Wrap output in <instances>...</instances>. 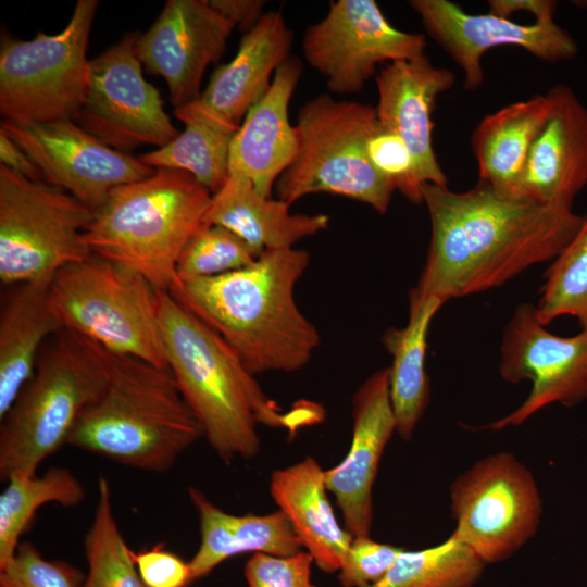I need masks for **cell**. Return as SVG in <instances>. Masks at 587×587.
Returning a JSON list of instances; mask_svg holds the SVG:
<instances>
[{
    "label": "cell",
    "mask_w": 587,
    "mask_h": 587,
    "mask_svg": "<svg viewBox=\"0 0 587 587\" xmlns=\"http://www.w3.org/2000/svg\"><path fill=\"white\" fill-rule=\"evenodd\" d=\"M421 193L430 242L409 295L444 303L502 286L554 260L584 218L573 208L508 196L479 180L463 192L425 183Z\"/></svg>",
    "instance_id": "cell-1"
},
{
    "label": "cell",
    "mask_w": 587,
    "mask_h": 587,
    "mask_svg": "<svg viewBox=\"0 0 587 587\" xmlns=\"http://www.w3.org/2000/svg\"><path fill=\"white\" fill-rule=\"evenodd\" d=\"M309 262L305 250H267L240 270L177 278L168 292L217 333L252 375L296 372L321 342L295 299Z\"/></svg>",
    "instance_id": "cell-2"
},
{
    "label": "cell",
    "mask_w": 587,
    "mask_h": 587,
    "mask_svg": "<svg viewBox=\"0 0 587 587\" xmlns=\"http://www.w3.org/2000/svg\"><path fill=\"white\" fill-rule=\"evenodd\" d=\"M159 325L167 369L223 462L259 453V425L295 433L320 421L321 409L310 402L284 411L229 345L164 290H159Z\"/></svg>",
    "instance_id": "cell-3"
},
{
    "label": "cell",
    "mask_w": 587,
    "mask_h": 587,
    "mask_svg": "<svg viewBox=\"0 0 587 587\" xmlns=\"http://www.w3.org/2000/svg\"><path fill=\"white\" fill-rule=\"evenodd\" d=\"M203 437L167 369L115 354L111 377L66 445L136 470L163 473Z\"/></svg>",
    "instance_id": "cell-4"
},
{
    "label": "cell",
    "mask_w": 587,
    "mask_h": 587,
    "mask_svg": "<svg viewBox=\"0 0 587 587\" xmlns=\"http://www.w3.org/2000/svg\"><path fill=\"white\" fill-rule=\"evenodd\" d=\"M212 193L192 175L155 168L150 177L114 188L84 233L92 254L128 267L170 291L182 250L204 224Z\"/></svg>",
    "instance_id": "cell-5"
},
{
    "label": "cell",
    "mask_w": 587,
    "mask_h": 587,
    "mask_svg": "<svg viewBox=\"0 0 587 587\" xmlns=\"http://www.w3.org/2000/svg\"><path fill=\"white\" fill-rule=\"evenodd\" d=\"M114 360V353L67 329L52 336L33 376L1 419V480L35 475L66 445L80 414L109 382Z\"/></svg>",
    "instance_id": "cell-6"
},
{
    "label": "cell",
    "mask_w": 587,
    "mask_h": 587,
    "mask_svg": "<svg viewBox=\"0 0 587 587\" xmlns=\"http://www.w3.org/2000/svg\"><path fill=\"white\" fill-rule=\"evenodd\" d=\"M295 127L298 150L274 185L277 199L292 204L327 192L387 212L396 187L367 155L379 127L375 107L322 93L299 109Z\"/></svg>",
    "instance_id": "cell-7"
},
{
    "label": "cell",
    "mask_w": 587,
    "mask_h": 587,
    "mask_svg": "<svg viewBox=\"0 0 587 587\" xmlns=\"http://www.w3.org/2000/svg\"><path fill=\"white\" fill-rule=\"evenodd\" d=\"M50 301L63 329L111 353L167 369L159 289L139 273L91 254L53 276Z\"/></svg>",
    "instance_id": "cell-8"
},
{
    "label": "cell",
    "mask_w": 587,
    "mask_h": 587,
    "mask_svg": "<svg viewBox=\"0 0 587 587\" xmlns=\"http://www.w3.org/2000/svg\"><path fill=\"white\" fill-rule=\"evenodd\" d=\"M99 2L78 0L58 34L30 40L2 35L0 112L17 123L75 121L86 98L89 35Z\"/></svg>",
    "instance_id": "cell-9"
},
{
    "label": "cell",
    "mask_w": 587,
    "mask_h": 587,
    "mask_svg": "<svg viewBox=\"0 0 587 587\" xmlns=\"http://www.w3.org/2000/svg\"><path fill=\"white\" fill-rule=\"evenodd\" d=\"M92 210L67 191L0 164V279L4 285L53 278L92 253L84 233Z\"/></svg>",
    "instance_id": "cell-10"
},
{
    "label": "cell",
    "mask_w": 587,
    "mask_h": 587,
    "mask_svg": "<svg viewBox=\"0 0 587 587\" xmlns=\"http://www.w3.org/2000/svg\"><path fill=\"white\" fill-rule=\"evenodd\" d=\"M451 534L487 565L512 557L538 530L542 501L530 470L500 451L476 461L449 487Z\"/></svg>",
    "instance_id": "cell-11"
},
{
    "label": "cell",
    "mask_w": 587,
    "mask_h": 587,
    "mask_svg": "<svg viewBox=\"0 0 587 587\" xmlns=\"http://www.w3.org/2000/svg\"><path fill=\"white\" fill-rule=\"evenodd\" d=\"M140 35L128 33L90 60L86 98L75 118L100 141L126 153L143 145L161 148L179 134L159 90L143 78L136 51Z\"/></svg>",
    "instance_id": "cell-12"
},
{
    "label": "cell",
    "mask_w": 587,
    "mask_h": 587,
    "mask_svg": "<svg viewBox=\"0 0 587 587\" xmlns=\"http://www.w3.org/2000/svg\"><path fill=\"white\" fill-rule=\"evenodd\" d=\"M425 48L424 35L394 27L374 0L330 1L302 40L304 59L337 95L359 92L376 65L417 59Z\"/></svg>",
    "instance_id": "cell-13"
},
{
    "label": "cell",
    "mask_w": 587,
    "mask_h": 587,
    "mask_svg": "<svg viewBox=\"0 0 587 587\" xmlns=\"http://www.w3.org/2000/svg\"><path fill=\"white\" fill-rule=\"evenodd\" d=\"M499 373L512 384L530 380L532 390L513 412L484 428L517 426L555 402L577 405L587 400V329L560 337L538 321L535 305L522 303L503 330Z\"/></svg>",
    "instance_id": "cell-14"
},
{
    "label": "cell",
    "mask_w": 587,
    "mask_h": 587,
    "mask_svg": "<svg viewBox=\"0 0 587 587\" xmlns=\"http://www.w3.org/2000/svg\"><path fill=\"white\" fill-rule=\"evenodd\" d=\"M0 126L39 167L46 183L67 191L92 211L114 188L155 172L139 158L107 146L72 120H2Z\"/></svg>",
    "instance_id": "cell-15"
},
{
    "label": "cell",
    "mask_w": 587,
    "mask_h": 587,
    "mask_svg": "<svg viewBox=\"0 0 587 587\" xmlns=\"http://www.w3.org/2000/svg\"><path fill=\"white\" fill-rule=\"evenodd\" d=\"M428 33L462 68L464 88H478L484 82L482 57L490 49L519 47L546 62L573 59L575 39L554 18L523 25L491 13L471 14L448 0H411Z\"/></svg>",
    "instance_id": "cell-16"
},
{
    "label": "cell",
    "mask_w": 587,
    "mask_h": 587,
    "mask_svg": "<svg viewBox=\"0 0 587 587\" xmlns=\"http://www.w3.org/2000/svg\"><path fill=\"white\" fill-rule=\"evenodd\" d=\"M234 27L208 0H168L136 51L149 73L165 79L178 108L200 98L205 68L221 58Z\"/></svg>",
    "instance_id": "cell-17"
},
{
    "label": "cell",
    "mask_w": 587,
    "mask_h": 587,
    "mask_svg": "<svg viewBox=\"0 0 587 587\" xmlns=\"http://www.w3.org/2000/svg\"><path fill=\"white\" fill-rule=\"evenodd\" d=\"M352 439L340 463L325 470L326 487L336 499L344 527L352 537L370 536L373 486L384 450L396 432L389 367L374 372L352 397Z\"/></svg>",
    "instance_id": "cell-18"
},
{
    "label": "cell",
    "mask_w": 587,
    "mask_h": 587,
    "mask_svg": "<svg viewBox=\"0 0 587 587\" xmlns=\"http://www.w3.org/2000/svg\"><path fill=\"white\" fill-rule=\"evenodd\" d=\"M454 83L451 71L435 66L426 55L385 65L376 74L379 124L405 143L416 182L447 187V176L433 148L432 114L436 98Z\"/></svg>",
    "instance_id": "cell-19"
},
{
    "label": "cell",
    "mask_w": 587,
    "mask_h": 587,
    "mask_svg": "<svg viewBox=\"0 0 587 587\" xmlns=\"http://www.w3.org/2000/svg\"><path fill=\"white\" fill-rule=\"evenodd\" d=\"M549 112L519 180L515 197L573 208L587 186V107L569 86L547 92Z\"/></svg>",
    "instance_id": "cell-20"
},
{
    "label": "cell",
    "mask_w": 587,
    "mask_h": 587,
    "mask_svg": "<svg viewBox=\"0 0 587 587\" xmlns=\"http://www.w3.org/2000/svg\"><path fill=\"white\" fill-rule=\"evenodd\" d=\"M301 74L297 58L283 63L267 91L247 112L230 145L229 170L246 175L266 198H272L277 178L297 154V132L289 123L288 107Z\"/></svg>",
    "instance_id": "cell-21"
},
{
    "label": "cell",
    "mask_w": 587,
    "mask_h": 587,
    "mask_svg": "<svg viewBox=\"0 0 587 587\" xmlns=\"http://www.w3.org/2000/svg\"><path fill=\"white\" fill-rule=\"evenodd\" d=\"M294 32L279 11L265 12L245 33L234 59L211 75L200 99L228 121L240 125L249 109L271 86V75L290 57Z\"/></svg>",
    "instance_id": "cell-22"
},
{
    "label": "cell",
    "mask_w": 587,
    "mask_h": 587,
    "mask_svg": "<svg viewBox=\"0 0 587 587\" xmlns=\"http://www.w3.org/2000/svg\"><path fill=\"white\" fill-rule=\"evenodd\" d=\"M270 492L314 564L326 573L339 572L353 537L335 515L320 463L308 457L273 471Z\"/></svg>",
    "instance_id": "cell-23"
},
{
    "label": "cell",
    "mask_w": 587,
    "mask_h": 587,
    "mask_svg": "<svg viewBox=\"0 0 587 587\" xmlns=\"http://www.w3.org/2000/svg\"><path fill=\"white\" fill-rule=\"evenodd\" d=\"M290 204L260 195L242 173L229 170L212 195L204 224L225 227L260 257L264 251L294 248L301 239L328 228L325 214L291 213Z\"/></svg>",
    "instance_id": "cell-24"
},
{
    "label": "cell",
    "mask_w": 587,
    "mask_h": 587,
    "mask_svg": "<svg viewBox=\"0 0 587 587\" xmlns=\"http://www.w3.org/2000/svg\"><path fill=\"white\" fill-rule=\"evenodd\" d=\"M188 495L200 525V545L189 561L192 582L241 553L287 557L302 550L289 520L279 509L267 514L234 515L196 487H189Z\"/></svg>",
    "instance_id": "cell-25"
},
{
    "label": "cell",
    "mask_w": 587,
    "mask_h": 587,
    "mask_svg": "<svg viewBox=\"0 0 587 587\" xmlns=\"http://www.w3.org/2000/svg\"><path fill=\"white\" fill-rule=\"evenodd\" d=\"M52 278L15 285L0 312V420L33 376L46 340L62 328L50 301Z\"/></svg>",
    "instance_id": "cell-26"
},
{
    "label": "cell",
    "mask_w": 587,
    "mask_h": 587,
    "mask_svg": "<svg viewBox=\"0 0 587 587\" xmlns=\"http://www.w3.org/2000/svg\"><path fill=\"white\" fill-rule=\"evenodd\" d=\"M547 93L517 101L486 115L475 127L472 147L479 182L515 197L529 150L549 112Z\"/></svg>",
    "instance_id": "cell-27"
},
{
    "label": "cell",
    "mask_w": 587,
    "mask_h": 587,
    "mask_svg": "<svg viewBox=\"0 0 587 587\" xmlns=\"http://www.w3.org/2000/svg\"><path fill=\"white\" fill-rule=\"evenodd\" d=\"M444 302L409 295V320L403 328H388L383 344L392 355L389 390L396 432L410 440L429 401L426 349L429 325Z\"/></svg>",
    "instance_id": "cell-28"
},
{
    "label": "cell",
    "mask_w": 587,
    "mask_h": 587,
    "mask_svg": "<svg viewBox=\"0 0 587 587\" xmlns=\"http://www.w3.org/2000/svg\"><path fill=\"white\" fill-rule=\"evenodd\" d=\"M174 113L185 125L184 130L167 145L138 158L153 168L185 171L213 195L227 179L230 145L240 125L200 98L175 108Z\"/></svg>",
    "instance_id": "cell-29"
},
{
    "label": "cell",
    "mask_w": 587,
    "mask_h": 587,
    "mask_svg": "<svg viewBox=\"0 0 587 587\" xmlns=\"http://www.w3.org/2000/svg\"><path fill=\"white\" fill-rule=\"evenodd\" d=\"M5 483L0 494V570L14 558L21 537L41 507L57 503L71 508L86 496L79 479L68 469L60 466L40 476L14 474Z\"/></svg>",
    "instance_id": "cell-30"
},
{
    "label": "cell",
    "mask_w": 587,
    "mask_h": 587,
    "mask_svg": "<svg viewBox=\"0 0 587 587\" xmlns=\"http://www.w3.org/2000/svg\"><path fill=\"white\" fill-rule=\"evenodd\" d=\"M97 488L93 519L84 538L88 571L83 587H147L115 520L111 487L103 475Z\"/></svg>",
    "instance_id": "cell-31"
},
{
    "label": "cell",
    "mask_w": 587,
    "mask_h": 587,
    "mask_svg": "<svg viewBox=\"0 0 587 587\" xmlns=\"http://www.w3.org/2000/svg\"><path fill=\"white\" fill-rule=\"evenodd\" d=\"M486 564L450 535L444 542L399 554L385 577L371 587H474Z\"/></svg>",
    "instance_id": "cell-32"
},
{
    "label": "cell",
    "mask_w": 587,
    "mask_h": 587,
    "mask_svg": "<svg viewBox=\"0 0 587 587\" xmlns=\"http://www.w3.org/2000/svg\"><path fill=\"white\" fill-rule=\"evenodd\" d=\"M536 315L548 325L562 315L578 320L587 329V214L573 238L545 274Z\"/></svg>",
    "instance_id": "cell-33"
},
{
    "label": "cell",
    "mask_w": 587,
    "mask_h": 587,
    "mask_svg": "<svg viewBox=\"0 0 587 587\" xmlns=\"http://www.w3.org/2000/svg\"><path fill=\"white\" fill-rule=\"evenodd\" d=\"M259 257L229 229L203 224L182 250L177 278L212 277L252 264Z\"/></svg>",
    "instance_id": "cell-34"
},
{
    "label": "cell",
    "mask_w": 587,
    "mask_h": 587,
    "mask_svg": "<svg viewBox=\"0 0 587 587\" xmlns=\"http://www.w3.org/2000/svg\"><path fill=\"white\" fill-rule=\"evenodd\" d=\"M85 575L65 561L47 560L29 541L0 570V587H83Z\"/></svg>",
    "instance_id": "cell-35"
},
{
    "label": "cell",
    "mask_w": 587,
    "mask_h": 587,
    "mask_svg": "<svg viewBox=\"0 0 587 587\" xmlns=\"http://www.w3.org/2000/svg\"><path fill=\"white\" fill-rule=\"evenodd\" d=\"M367 155L374 167L386 176L407 199L422 204L411 154L403 140L380 124L367 142Z\"/></svg>",
    "instance_id": "cell-36"
},
{
    "label": "cell",
    "mask_w": 587,
    "mask_h": 587,
    "mask_svg": "<svg viewBox=\"0 0 587 587\" xmlns=\"http://www.w3.org/2000/svg\"><path fill=\"white\" fill-rule=\"evenodd\" d=\"M402 551L401 547L375 541L370 536L353 537L338 580L342 587H371L385 577Z\"/></svg>",
    "instance_id": "cell-37"
},
{
    "label": "cell",
    "mask_w": 587,
    "mask_h": 587,
    "mask_svg": "<svg viewBox=\"0 0 587 587\" xmlns=\"http://www.w3.org/2000/svg\"><path fill=\"white\" fill-rule=\"evenodd\" d=\"M313 558L305 550L278 557L253 553L245 565L248 587H317L312 583Z\"/></svg>",
    "instance_id": "cell-38"
},
{
    "label": "cell",
    "mask_w": 587,
    "mask_h": 587,
    "mask_svg": "<svg viewBox=\"0 0 587 587\" xmlns=\"http://www.w3.org/2000/svg\"><path fill=\"white\" fill-rule=\"evenodd\" d=\"M134 558L147 587H188L193 583L189 562L162 544L134 553Z\"/></svg>",
    "instance_id": "cell-39"
},
{
    "label": "cell",
    "mask_w": 587,
    "mask_h": 587,
    "mask_svg": "<svg viewBox=\"0 0 587 587\" xmlns=\"http://www.w3.org/2000/svg\"><path fill=\"white\" fill-rule=\"evenodd\" d=\"M210 5L229 21L234 26L247 33L252 29L264 15L263 0H208Z\"/></svg>",
    "instance_id": "cell-40"
},
{
    "label": "cell",
    "mask_w": 587,
    "mask_h": 587,
    "mask_svg": "<svg viewBox=\"0 0 587 587\" xmlns=\"http://www.w3.org/2000/svg\"><path fill=\"white\" fill-rule=\"evenodd\" d=\"M489 13L500 17L510 18L516 12H527L534 15L535 21L554 18L558 3L553 0H490Z\"/></svg>",
    "instance_id": "cell-41"
},
{
    "label": "cell",
    "mask_w": 587,
    "mask_h": 587,
    "mask_svg": "<svg viewBox=\"0 0 587 587\" xmlns=\"http://www.w3.org/2000/svg\"><path fill=\"white\" fill-rule=\"evenodd\" d=\"M1 164L11 171L37 182H45L39 167L29 157L3 132L0 130Z\"/></svg>",
    "instance_id": "cell-42"
}]
</instances>
